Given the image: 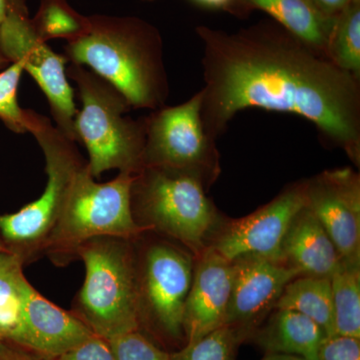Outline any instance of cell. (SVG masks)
Listing matches in <instances>:
<instances>
[{"label":"cell","instance_id":"obj_5","mask_svg":"<svg viewBox=\"0 0 360 360\" xmlns=\"http://www.w3.org/2000/svg\"><path fill=\"white\" fill-rule=\"evenodd\" d=\"M193 175L143 167L134 175L130 201L135 222L184 246L194 257L208 248L222 217Z\"/></svg>","mask_w":360,"mask_h":360},{"label":"cell","instance_id":"obj_2","mask_svg":"<svg viewBox=\"0 0 360 360\" xmlns=\"http://www.w3.org/2000/svg\"><path fill=\"white\" fill-rule=\"evenodd\" d=\"M66 58L91 68L131 108L155 110L169 96L162 42L148 26L87 23L85 32L68 42Z\"/></svg>","mask_w":360,"mask_h":360},{"label":"cell","instance_id":"obj_13","mask_svg":"<svg viewBox=\"0 0 360 360\" xmlns=\"http://www.w3.org/2000/svg\"><path fill=\"white\" fill-rule=\"evenodd\" d=\"M233 281L225 326L250 338L274 309L286 284L300 276L288 265L259 255H243L232 260Z\"/></svg>","mask_w":360,"mask_h":360},{"label":"cell","instance_id":"obj_17","mask_svg":"<svg viewBox=\"0 0 360 360\" xmlns=\"http://www.w3.org/2000/svg\"><path fill=\"white\" fill-rule=\"evenodd\" d=\"M269 321L251 335V340L266 354L295 355L317 360L319 347L326 338L321 326L300 312L274 309Z\"/></svg>","mask_w":360,"mask_h":360},{"label":"cell","instance_id":"obj_27","mask_svg":"<svg viewBox=\"0 0 360 360\" xmlns=\"http://www.w3.org/2000/svg\"><path fill=\"white\" fill-rule=\"evenodd\" d=\"M317 360H360V338L341 335L324 338Z\"/></svg>","mask_w":360,"mask_h":360},{"label":"cell","instance_id":"obj_1","mask_svg":"<svg viewBox=\"0 0 360 360\" xmlns=\"http://www.w3.org/2000/svg\"><path fill=\"white\" fill-rule=\"evenodd\" d=\"M196 32L202 42L201 120L210 136L217 141L248 108L290 113L311 122L324 146L360 167V78L276 22Z\"/></svg>","mask_w":360,"mask_h":360},{"label":"cell","instance_id":"obj_16","mask_svg":"<svg viewBox=\"0 0 360 360\" xmlns=\"http://www.w3.org/2000/svg\"><path fill=\"white\" fill-rule=\"evenodd\" d=\"M281 251L284 264L300 276L330 278L341 259L328 232L307 206L291 220Z\"/></svg>","mask_w":360,"mask_h":360},{"label":"cell","instance_id":"obj_23","mask_svg":"<svg viewBox=\"0 0 360 360\" xmlns=\"http://www.w3.org/2000/svg\"><path fill=\"white\" fill-rule=\"evenodd\" d=\"M246 340L238 329L224 326L170 352V360H236L239 345Z\"/></svg>","mask_w":360,"mask_h":360},{"label":"cell","instance_id":"obj_7","mask_svg":"<svg viewBox=\"0 0 360 360\" xmlns=\"http://www.w3.org/2000/svg\"><path fill=\"white\" fill-rule=\"evenodd\" d=\"M146 233L135 240L139 330L160 347L177 350L186 345L184 309L194 257L170 239L158 234L148 238Z\"/></svg>","mask_w":360,"mask_h":360},{"label":"cell","instance_id":"obj_4","mask_svg":"<svg viewBox=\"0 0 360 360\" xmlns=\"http://www.w3.org/2000/svg\"><path fill=\"white\" fill-rule=\"evenodd\" d=\"M66 75L79 91L82 108L75 116V136L87 149L92 176L97 179L111 169L134 174L141 172L146 118L130 117L127 113L131 106L127 98L94 71L72 63Z\"/></svg>","mask_w":360,"mask_h":360},{"label":"cell","instance_id":"obj_8","mask_svg":"<svg viewBox=\"0 0 360 360\" xmlns=\"http://www.w3.org/2000/svg\"><path fill=\"white\" fill-rule=\"evenodd\" d=\"M27 131L44 151L47 182L37 200L18 212L0 214V236L7 251L30 264L44 255L75 174L85 162L71 141L49 120L27 110Z\"/></svg>","mask_w":360,"mask_h":360},{"label":"cell","instance_id":"obj_31","mask_svg":"<svg viewBox=\"0 0 360 360\" xmlns=\"http://www.w3.org/2000/svg\"><path fill=\"white\" fill-rule=\"evenodd\" d=\"M195 4L210 9H229L236 6V0H193Z\"/></svg>","mask_w":360,"mask_h":360},{"label":"cell","instance_id":"obj_19","mask_svg":"<svg viewBox=\"0 0 360 360\" xmlns=\"http://www.w3.org/2000/svg\"><path fill=\"white\" fill-rule=\"evenodd\" d=\"M274 309L300 312L321 326L326 338L335 335L330 278L295 277L286 284Z\"/></svg>","mask_w":360,"mask_h":360},{"label":"cell","instance_id":"obj_15","mask_svg":"<svg viewBox=\"0 0 360 360\" xmlns=\"http://www.w3.org/2000/svg\"><path fill=\"white\" fill-rule=\"evenodd\" d=\"M94 335L72 311L60 309L40 295L30 281L26 283L20 347L44 359L56 360Z\"/></svg>","mask_w":360,"mask_h":360},{"label":"cell","instance_id":"obj_34","mask_svg":"<svg viewBox=\"0 0 360 360\" xmlns=\"http://www.w3.org/2000/svg\"><path fill=\"white\" fill-rule=\"evenodd\" d=\"M8 63V60L6 58H4V54L0 51V68H2L6 63Z\"/></svg>","mask_w":360,"mask_h":360},{"label":"cell","instance_id":"obj_10","mask_svg":"<svg viewBox=\"0 0 360 360\" xmlns=\"http://www.w3.org/2000/svg\"><path fill=\"white\" fill-rule=\"evenodd\" d=\"M0 51L8 63H22L46 96L56 129L77 142L75 120L78 110L66 75L68 58L52 51L20 7L8 1L6 18L0 25Z\"/></svg>","mask_w":360,"mask_h":360},{"label":"cell","instance_id":"obj_14","mask_svg":"<svg viewBox=\"0 0 360 360\" xmlns=\"http://www.w3.org/2000/svg\"><path fill=\"white\" fill-rule=\"evenodd\" d=\"M233 265L212 248L194 257L193 283L184 309L186 343L225 326L231 300Z\"/></svg>","mask_w":360,"mask_h":360},{"label":"cell","instance_id":"obj_6","mask_svg":"<svg viewBox=\"0 0 360 360\" xmlns=\"http://www.w3.org/2000/svg\"><path fill=\"white\" fill-rule=\"evenodd\" d=\"M77 259L84 262L85 278L73 314L106 340L139 330L135 240L90 239L80 246Z\"/></svg>","mask_w":360,"mask_h":360},{"label":"cell","instance_id":"obj_30","mask_svg":"<svg viewBox=\"0 0 360 360\" xmlns=\"http://www.w3.org/2000/svg\"><path fill=\"white\" fill-rule=\"evenodd\" d=\"M352 0H311L317 9L326 15L336 18Z\"/></svg>","mask_w":360,"mask_h":360},{"label":"cell","instance_id":"obj_11","mask_svg":"<svg viewBox=\"0 0 360 360\" xmlns=\"http://www.w3.org/2000/svg\"><path fill=\"white\" fill-rule=\"evenodd\" d=\"M305 206L304 181L286 186L276 198L241 219L222 217L208 248L227 260L259 255L284 264L281 245L291 220Z\"/></svg>","mask_w":360,"mask_h":360},{"label":"cell","instance_id":"obj_24","mask_svg":"<svg viewBox=\"0 0 360 360\" xmlns=\"http://www.w3.org/2000/svg\"><path fill=\"white\" fill-rule=\"evenodd\" d=\"M0 72V120L16 134L27 132V110L18 101V89L25 68L20 61L11 63Z\"/></svg>","mask_w":360,"mask_h":360},{"label":"cell","instance_id":"obj_22","mask_svg":"<svg viewBox=\"0 0 360 360\" xmlns=\"http://www.w3.org/2000/svg\"><path fill=\"white\" fill-rule=\"evenodd\" d=\"M326 58L340 70L360 78V0H352L336 16Z\"/></svg>","mask_w":360,"mask_h":360},{"label":"cell","instance_id":"obj_9","mask_svg":"<svg viewBox=\"0 0 360 360\" xmlns=\"http://www.w3.org/2000/svg\"><path fill=\"white\" fill-rule=\"evenodd\" d=\"M202 94L186 103L162 106L146 117L143 167L193 175L210 191L221 174L217 141L201 120ZM142 167V168H143Z\"/></svg>","mask_w":360,"mask_h":360},{"label":"cell","instance_id":"obj_29","mask_svg":"<svg viewBox=\"0 0 360 360\" xmlns=\"http://www.w3.org/2000/svg\"><path fill=\"white\" fill-rule=\"evenodd\" d=\"M0 360H46L30 350L14 345L9 341L0 340Z\"/></svg>","mask_w":360,"mask_h":360},{"label":"cell","instance_id":"obj_12","mask_svg":"<svg viewBox=\"0 0 360 360\" xmlns=\"http://www.w3.org/2000/svg\"><path fill=\"white\" fill-rule=\"evenodd\" d=\"M304 181L305 206L342 259L360 264V176L350 167L324 170Z\"/></svg>","mask_w":360,"mask_h":360},{"label":"cell","instance_id":"obj_25","mask_svg":"<svg viewBox=\"0 0 360 360\" xmlns=\"http://www.w3.org/2000/svg\"><path fill=\"white\" fill-rule=\"evenodd\" d=\"M33 27L44 41L56 37L71 40L77 39L85 32L87 23L80 20L63 4L51 1L44 7L37 25H33Z\"/></svg>","mask_w":360,"mask_h":360},{"label":"cell","instance_id":"obj_28","mask_svg":"<svg viewBox=\"0 0 360 360\" xmlns=\"http://www.w3.org/2000/svg\"><path fill=\"white\" fill-rule=\"evenodd\" d=\"M56 360H115V357L108 341L94 335Z\"/></svg>","mask_w":360,"mask_h":360},{"label":"cell","instance_id":"obj_32","mask_svg":"<svg viewBox=\"0 0 360 360\" xmlns=\"http://www.w3.org/2000/svg\"><path fill=\"white\" fill-rule=\"evenodd\" d=\"M262 360H307L302 357L295 356V355L283 354H269Z\"/></svg>","mask_w":360,"mask_h":360},{"label":"cell","instance_id":"obj_3","mask_svg":"<svg viewBox=\"0 0 360 360\" xmlns=\"http://www.w3.org/2000/svg\"><path fill=\"white\" fill-rule=\"evenodd\" d=\"M134 174L120 172L99 184L87 161L71 180L58 222L45 246L44 255L58 266L77 260L80 246L97 238L136 240L146 229L135 222L131 210Z\"/></svg>","mask_w":360,"mask_h":360},{"label":"cell","instance_id":"obj_35","mask_svg":"<svg viewBox=\"0 0 360 360\" xmlns=\"http://www.w3.org/2000/svg\"><path fill=\"white\" fill-rule=\"evenodd\" d=\"M0 252H8L6 250V245H4V240H2L1 236H0Z\"/></svg>","mask_w":360,"mask_h":360},{"label":"cell","instance_id":"obj_18","mask_svg":"<svg viewBox=\"0 0 360 360\" xmlns=\"http://www.w3.org/2000/svg\"><path fill=\"white\" fill-rule=\"evenodd\" d=\"M234 7L264 11L277 25L326 58L336 18L322 13L311 0H236Z\"/></svg>","mask_w":360,"mask_h":360},{"label":"cell","instance_id":"obj_26","mask_svg":"<svg viewBox=\"0 0 360 360\" xmlns=\"http://www.w3.org/2000/svg\"><path fill=\"white\" fill-rule=\"evenodd\" d=\"M108 341L115 360H170V352L141 330L130 331Z\"/></svg>","mask_w":360,"mask_h":360},{"label":"cell","instance_id":"obj_21","mask_svg":"<svg viewBox=\"0 0 360 360\" xmlns=\"http://www.w3.org/2000/svg\"><path fill=\"white\" fill-rule=\"evenodd\" d=\"M330 283L335 335L360 338V264L341 258Z\"/></svg>","mask_w":360,"mask_h":360},{"label":"cell","instance_id":"obj_33","mask_svg":"<svg viewBox=\"0 0 360 360\" xmlns=\"http://www.w3.org/2000/svg\"><path fill=\"white\" fill-rule=\"evenodd\" d=\"M7 11V0H0V25L6 18Z\"/></svg>","mask_w":360,"mask_h":360},{"label":"cell","instance_id":"obj_20","mask_svg":"<svg viewBox=\"0 0 360 360\" xmlns=\"http://www.w3.org/2000/svg\"><path fill=\"white\" fill-rule=\"evenodd\" d=\"M23 262L9 252H0V340L20 343L23 291L27 278Z\"/></svg>","mask_w":360,"mask_h":360}]
</instances>
